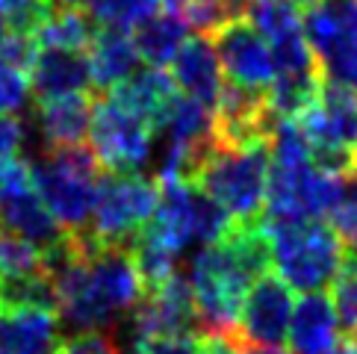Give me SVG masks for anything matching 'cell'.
Wrapping results in <instances>:
<instances>
[{"label":"cell","instance_id":"5","mask_svg":"<svg viewBox=\"0 0 357 354\" xmlns=\"http://www.w3.org/2000/svg\"><path fill=\"white\" fill-rule=\"evenodd\" d=\"M89 142L107 174H139L154 151V130L109 95H95Z\"/></svg>","mask_w":357,"mask_h":354},{"label":"cell","instance_id":"20","mask_svg":"<svg viewBox=\"0 0 357 354\" xmlns=\"http://www.w3.org/2000/svg\"><path fill=\"white\" fill-rule=\"evenodd\" d=\"M165 12L186 24L195 36H215L231 21H242L251 0H162Z\"/></svg>","mask_w":357,"mask_h":354},{"label":"cell","instance_id":"25","mask_svg":"<svg viewBox=\"0 0 357 354\" xmlns=\"http://www.w3.org/2000/svg\"><path fill=\"white\" fill-rule=\"evenodd\" d=\"M50 0H0V15L12 33L33 36L39 24L50 15Z\"/></svg>","mask_w":357,"mask_h":354},{"label":"cell","instance_id":"8","mask_svg":"<svg viewBox=\"0 0 357 354\" xmlns=\"http://www.w3.org/2000/svg\"><path fill=\"white\" fill-rule=\"evenodd\" d=\"M292 310H296L292 289L280 281V277H275V275L257 277L245 295V305H242L236 343L280 346L289 337Z\"/></svg>","mask_w":357,"mask_h":354},{"label":"cell","instance_id":"30","mask_svg":"<svg viewBox=\"0 0 357 354\" xmlns=\"http://www.w3.org/2000/svg\"><path fill=\"white\" fill-rule=\"evenodd\" d=\"M142 354H198L201 337L198 334H165V337H151L142 343H133Z\"/></svg>","mask_w":357,"mask_h":354},{"label":"cell","instance_id":"33","mask_svg":"<svg viewBox=\"0 0 357 354\" xmlns=\"http://www.w3.org/2000/svg\"><path fill=\"white\" fill-rule=\"evenodd\" d=\"M231 348H234V354H289L280 346H254V343H236Z\"/></svg>","mask_w":357,"mask_h":354},{"label":"cell","instance_id":"23","mask_svg":"<svg viewBox=\"0 0 357 354\" xmlns=\"http://www.w3.org/2000/svg\"><path fill=\"white\" fill-rule=\"evenodd\" d=\"M162 0H80V9H86L95 18L98 27L112 30H136L142 21L157 15Z\"/></svg>","mask_w":357,"mask_h":354},{"label":"cell","instance_id":"26","mask_svg":"<svg viewBox=\"0 0 357 354\" xmlns=\"http://www.w3.org/2000/svg\"><path fill=\"white\" fill-rule=\"evenodd\" d=\"M331 227L340 233L342 245L357 248V169L342 177V201L331 213Z\"/></svg>","mask_w":357,"mask_h":354},{"label":"cell","instance_id":"14","mask_svg":"<svg viewBox=\"0 0 357 354\" xmlns=\"http://www.w3.org/2000/svg\"><path fill=\"white\" fill-rule=\"evenodd\" d=\"M92 112H95V95H71V98L36 104L33 118L45 142V151L83 145V136L89 133V124H92Z\"/></svg>","mask_w":357,"mask_h":354},{"label":"cell","instance_id":"18","mask_svg":"<svg viewBox=\"0 0 357 354\" xmlns=\"http://www.w3.org/2000/svg\"><path fill=\"white\" fill-rule=\"evenodd\" d=\"M98 30L100 27L86 9L54 6L50 15L39 24V30L33 33V39L42 50H80V54H89Z\"/></svg>","mask_w":357,"mask_h":354},{"label":"cell","instance_id":"2","mask_svg":"<svg viewBox=\"0 0 357 354\" xmlns=\"http://www.w3.org/2000/svg\"><path fill=\"white\" fill-rule=\"evenodd\" d=\"M269 142L254 148H215L195 177V186L207 192L236 224L260 222L269 189Z\"/></svg>","mask_w":357,"mask_h":354},{"label":"cell","instance_id":"7","mask_svg":"<svg viewBox=\"0 0 357 354\" xmlns=\"http://www.w3.org/2000/svg\"><path fill=\"white\" fill-rule=\"evenodd\" d=\"M213 47L219 54L222 71L234 86L251 88V92H269V86L278 77L272 47L245 18L231 21L215 33Z\"/></svg>","mask_w":357,"mask_h":354},{"label":"cell","instance_id":"22","mask_svg":"<svg viewBox=\"0 0 357 354\" xmlns=\"http://www.w3.org/2000/svg\"><path fill=\"white\" fill-rule=\"evenodd\" d=\"M50 310L56 313V293L47 272L24 277H0V313Z\"/></svg>","mask_w":357,"mask_h":354},{"label":"cell","instance_id":"3","mask_svg":"<svg viewBox=\"0 0 357 354\" xmlns=\"http://www.w3.org/2000/svg\"><path fill=\"white\" fill-rule=\"evenodd\" d=\"M266 236L272 243V263L289 289H301L304 295L322 293L342 272L346 245L334 227L322 219L280 227Z\"/></svg>","mask_w":357,"mask_h":354},{"label":"cell","instance_id":"16","mask_svg":"<svg viewBox=\"0 0 357 354\" xmlns=\"http://www.w3.org/2000/svg\"><path fill=\"white\" fill-rule=\"evenodd\" d=\"M59 319L50 310L0 313V354H56Z\"/></svg>","mask_w":357,"mask_h":354},{"label":"cell","instance_id":"4","mask_svg":"<svg viewBox=\"0 0 357 354\" xmlns=\"http://www.w3.org/2000/svg\"><path fill=\"white\" fill-rule=\"evenodd\" d=\"M160 204L157 177L142 174H104L98 183L89 236L100 248H130L136 236L154 219Z\"/></svg>","mask_w":357,"mask_h":354},{"label":"cell","instance_id":"19","mask_svg":"<svg viewBox=\"0 0 357 354\" xmlns=\"http://www.w3.org/2000/svg\"><path fill=\"white\" fill-rule=\"evenodd\" d=\"M186 24L181 18H174L172 12H157L148 21H142L133 33V45L139 59L148 68H162L172 66L174 56L181 54V47L186 42Z\"/></svg>","mask_w":357,"mask_h":354},{"label":"cell","instance_id":"34","mask_svg":"<svg viewBox=\"0 0 357 354\" xmlns=\"http://www.w3.org/2000/svg\"><path fill=\"white\" fill-rule=\"evenodd\" d=\"M328 354H357V331H346Z\"/></svg>","mask_w":357,"mask_h":354},{"label":"cell","instance_id":"36","mask_svg":"<svg viewBox=\"0 0 357 354\" xmlns=\"http://www.w3.org/2000/svg\"><path fill=\"white\" fill-rule=\"evenodd\" d=\"M124 354H142V351H139V348H136V346H130V348H127V351H124Z\"/></svg>","mask_w":357,"mask_h":354},{"label":"cell","instance_id":"13","mask_svg":"<svg viewBox=\"0 0 357 354\" xmlns=\"http://www.w3.org/2000/svg\"><path fill=\"white\" fill-rule=\"evenodd\" d=\"M107 95L157 133L160 121L165 118V112L172 107V100L177 98V86L172 80V74H165L162 68H142Z\"/></svg>","mask_w":357,"mask_h":354},{"label":"cell","instance_id":"28","mask_svg":"<svg viewBox=\"0 0 357 354\" xmlns=\"http://www.w3.org/2000/svg\"><path fill=\"white\" fill-rule=\"evenodd\" d=\"M30 100V77L0 59V116H18Z\"/></svg>","mask_w":357,"mask_h":354},{"label":"cell","instance_id":"9","mask_svg":"<svg viewBox=\"0 0 357 354\" xmlns=\"http://www.w3.org/2000/svg\"><path fill=\"white\" fill-rule=\"evenodd\" d=\"M133 343L165 334H198L195 328V295L189 277L177 272L162 286L151 289L130 313Z\"/></svg>","mask_w":357,"mask_h":354},{"label":"cell","instance_id":"21","mask_svg":"<svg viewBox=\"0 0 357 354\" xmlns=\"http://www.w3.org/2000/svg\"><path fill=\"white\" fill-rule=\"evenodd\" d=\"M245 21L251 24L254 30L269 45L287 42L292 36H301V9L292 6L289 0H251Z\"/></svg>","mask_w":357,"mask_h":354},{"label":"cell","instance_id":"27","mask_svg":"<svg viewBox=\"0 0 357 354\" xmlns=\"http://www.w3.org/2000/svg\"><path fill=\"white\" fill-rule=\"evenodd\" d=\"M334 286V301L340 325H346V331H357V266L354 263H342V272L337 275V281L331 284Z\"/></svg>","mask_w":357,"mask_h":354},{"label":"cell","instance_id":"24","mask_svg":"<svg viewBox=\"0 0 357 354\" xmlns=\"http://www.w3.org/2000/svg\"><path fill=\"white\" fill-rule=\"evenodd\" d=\"M45 254L27 239L9 233L0 227V277H24V275H42Z\"/></svg>","mask_w":357,"mask_h":354},{"label":"cell","instance_id":"10","mask_svg":"<svg viewBox=\"0 0 357 354\" xmlns=\"http://www.w3.org/2000/svg\"><path fill=\"white\" fill-rule=\"evenodd\" d=\"M172 80L181 88V95L198 100L207 109H215L225 88V71L207 36H192L183 42L181 54L172 62Z\"/></svg>","mask_w":357,"mask_h":354},{"label":"cell","instance_id":"6","mask_svg":"<svg viewBox=\"0 0 357 354\" xmlns=\"http://www.w3.org/2000/svg\"><path fill=\"white\" fill-rule=\"evenodd\" d=\"M0 227L27 239L42 254L66 239V231L56 224L36 192L30 160L15 157L0 162Z\"/></svg>","mask_w":357,"mask_h":354},{"label":"cell","instance_id":"11","mask_svg":"<svg viewBox=\"0 0 357 354\" xmlns=\"http://www.w3.org/2000/svg\"><path fill=\"white\" fill-rule=\"evenodd\" d=\"M92 92V66L80 50H39L30 68V95L36 104Z\"/></svg>","mask_w":357,"mask_h":354},{"label":"cell","instance_id":"29","mask_svg":"<svg viewBox=\"0 0 357 354\" xmlns=\"http://www.w3.org/2000/svg\"><path fill=\"white\" fill-rule=\"evenodd\" d=\"M56 354H124V351L119 346L116 331L104 328V331H86L62 339Z\"/></svg>","mask_w":357,"mask_h":354},{"label":"cell","instance_id":"12","mask_svg":"<svg viewBox=\"0 0 357 354\" xmlns=\"http://www.w3.org/2000/svg\"><path fill=\"white\" fill-rule=\"evenodd\" d=\"M289 348L296 354H328L340 339V316L331 295L307 293L289 322Z\"/></svg>","mask_w":357,"mask_h":354},{"label":"cell","instance_id":"32","mask_svg":"<svg viewBox=\"0 0 357 354\" xmlns=\"http://www.w3.org/2000/svg\"><path fill=\"white\" fill-rule=\"evenodd\" d=\"M198 354H234L231 343H225V339H215V337H201V348Z\"/></svg>","mask_w":357,"mask_h":354},{"label":"cell","instance_id":"35","mask_svg":"<svg viewBox=\"0 0 357 354\" xmlns=\"http://www.w3.org/2000/svg\"><path fill=\"white\" fill-rule=\"evenodd\" d=\"M6 33H9V27H6V21H3V15H0V42L6 39Z\"/></svg>","mask_w":357,"mask_h":354},{"label":"cell","instance_id":"17","mask_svg":"<svg viewBox=\"0 0 357 354\" xmlns=\"http://www.w3.org/2000/svg\"><path fill=\"white\" fill-rule=\"evenodd\" d=\"M304 39L313 56L325 54L331 45L357 33V0H316L301 15Z\"/></svg>","mask_w":357,"mask_h":354},{"label":"cell","instance_id":"31","mask_svg":"<svg viewBox=\"0 0 357 354\" xmlns=\"http://www.w3.org/2000/svg\"><path fill=\"white\" fill-rule=\"evenodd\" d=\"M24 142H27L24 121L18 116H0V162L15 160Z\"/></svg>","mask_w":357,"mask_h":354},{"label":"cell","instance_id":"1","mask_svg":"<svg viewBox=\"0 0 357 354\" xmlns=\"http://www.w3.org/2000/svg\"><path fill=\"white\" fill-rule=\"evenodd\" d=\"M36 192L45 201L47 213L68 236H80L92 224L98 183L104 169L89 145H68L45 151L30 162Z\"/></svg>","mask_w":357,"mask_h":354},{"label":"cell","instance_id":"15","mask_svg":"<svg viewBox=\"0 0 357 354\" xmlns=\"http://www.w3.org/2000/svg\"><path fill=\"white\" fill-rule=\"evenodd\" d=\"M89 66H92L95 95H107L124 80H130L139 68L133 36H127V30L100 27L92 47H89Z\"/></svg>","mask_w":357,"mask_h":354}]
</instances>
